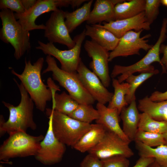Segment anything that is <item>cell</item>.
Listing matches in <instances>:
<instances>
[{"label":"cell","instance_id":"obj_1","mask_svg":"<svg viewBox=\"0 0 167 167\" xmlns=\"http://www.w3.org/2000/svg\"><path fill=\"white\" fill-rule=\"evenodd\" d=\"M44 59L39 58L32 64L30 60H25V67L23 72L19 74L14 70L12 74L20 80L37 109L42 112L46 110L47 102L52 100L53 94L57 91H60L51 78L47 80L48 86L43 82L41 77V71Z\"/></svg>","mask_w":167,"mask_h":167},{"label":"cell","instance_id":"obj_2","mask_svg":"<svg viewBox=\"0 0 167 167\" xmlns=\"http://www.w3.org/2000/svg\"><path fill=\"white\" fill-rule=\"evenodd\" d=\"M14 80L19 90L21 100L16 106L2 101V104L8 109L9 116L8 120L5 121L3 116L0 115V137L6 133L9 134L17 131L26 132L28 128L33 130L37 128L33 119L34 102L22 83L19 84L15 79Z\"/></svg>","mask_w":167,"mask_h":167},{"label":"cell","instance_id":"obj_3","mask_svg":"<svg viewBox=\"0 0 167 167\" xmlns=\"http://www.w3.org/2000/svg\"><path fill=\"white\" fill-rule=\"evenodd\" d=\"M0 17L2 25L0 31V39L12 45L15 50L14 57L19 60L31 47L29 32L23 29L16 20L13 12L9 9L1 10Z\"/></svg>","mask_w":167,"mask_h":167},{"label":"cell","instance_id":"obj_4","mask_svg":"<svg viewBox=\"0 0 167 167\" xmlns=\"http://www.w3.org/2000/svg\"><path fill=\"white\" fill-rule=\"evenodd\" d=\"M46 114L51 118L53 131L61 143L73 148L91 128L92 124L83 122L53 109L46 108Z\"/></svg>","mask_w":167,"mask_h":167},{"label":"cell","instance_id":"obj_5","mask_svg":"<svg viewBox=\"0 0 167 167\" xmlns=\"http://www.w3.org/2000/svg\"><path fill=\"white\" fill-rule=\"evenodd\" d=\"M9 135L0 147V160L6 162L11 158L35 156L44 137L42 135L33 136L21 131Z\"/></svg>","mask_w":167,"mask_h":167},{"label":"cell","instance_id":"obj_6","mask_svg":"<svg viewBox=\"0 0 167 167\" xmlns=\"http://www.w3.org/2000/svg\"><path fill=\"white\" fill-rule=\"evenodd\" d=\"M45 61L47 66L42 74L51 72L53 79L68 92L69 94L79 104H93L95 99L85 88L77 72H69L59 68L54 58L47 55Z\"/></svg>","mask_w":167,"mask_h":167},{"label":"cell","instance_id":"obj_7","mask_svg":"<svg viewBox=\"0 0 167 167\" xmlns=\"http://www.w3.org/2000/svg\"><path fill=\"white\" fill-rule=\"evenodd\" d=\"M86 36L84 29L73 38L75 43L74 46L67 50H60L53 43H45L40 41H38L39 45L36 48L41 50L45 54L57 59L60 63L62 70L69 72H76L81 59L80 54L82 44Z\"/></svg>","mask_w":167,"mask_h":167},{"label":"cell","instance_id":"obj_8","mask_svg":"<svg viewBox=\"0 0 167 167\" xmlns=\"http://www.w3.org/2000/svg\"><path fill=\"white\" fill-rule=\"evenodd\" d=\"M71 2L72 0H37L34 5L24 13L21 14L15 13L14 15L25 31L45 30V25L36 24V19L45 13L57 10L58 7L71 6Z\"/></svg>","mask_w":167,"mask_h":167},{"label":"cell","instance_id":"obj_9","mask_svg":"<svg viewBox=\"0 0 167 167\" xmlns=\"http://www.w3.org/2000/svg\"><path fill=\"white\" fill-rule=\"evenodd\" d=\"M129 143L116 134L106 131L100 142L88 152L100 160L118 155L128 158L134 155Z\"/></svg>","mask_w":167,"mask_h":167},{"label":"cell","instance_id":"obj_10","mask_svg":"<svg viewBox=\"0 0 167 167\" xmlns=\"http://www.w3.org/2000/svg\"><path fill=\"white\" fill-rule=\"evenodd\" d=\"M48 127L40 148L34 156L37 161L45 165H51L60 162L66 150V145L55 136L52 126L51 118L49 117Z\"/></svg>","mask_w":167,"mask_h":167},{"label":"cell","instance_id":"obj_11","mask_svg":"<svg viewBox=\"0 0 167 167\" xmlns=\"http://www.w3.org/2000/svg\"><path fill=\"white\" fill-rule=\"evenodd\" d=\"M143 31H131L119 38L115 48L109 53V62L118 57L139 55V51L141 49L148 51L153 46L148 43V40L147 39L151 36V35L148 34L141 37L140 35Z\"/></svg>","mask_w":167,"mask_h":167},{"label":"cell","instance_id":"obj_12","mask_svg":"<svg viewBox=\"0 0 167 167\" xmlns=\"http://www.w3.org/2000/svg\"><path fill=\"white\" fill-rule=\"evenodd\" d=\"M65 19L64 11L58 9L53 11L45 23L44 36L49 42L65 45L69 49L75 43L70 35Z\"/></svg>","mask_w":167,"mask_h":167},{"label":"cell","instance_id":"obj_13","mask_svg":"<svg viewBox=\"0 0 167 167\" xmlns=\"http://www.w3.org/2000/svg\"><path fill=\"white\" fill-rule=\"evenodd\" d=\"M84 48L88 56L92 59L90 63V68L104 85L108 87L110 81L108 65L109 51L92 40L85 41Z\"/></svg>","mask_w":167,"mask_h":167},{"label":"cell","instance_id":"obj_14","mask_svg":"<svg viewBox=\"0 0 167 167\" xmlns=\"http://www.w3.org/2000/svg\"><path fill=\"white\" fill-rule=\"evenodd\" d=\"M76 71L84 86L95 101L103 105L109 103L113 93L107 89L98 77L87 67L81 58Z\"/></svg>","mask_w":167,"mask_h":167},{"label":"cell","instance_id":"obj_15","mask_svg":"<svg viewBox=\"0 0 167 167\" xmlns=\"http://www.w3.org/2000/svg\"><path fill=\"white\" fill-rule=\"evenodd\" d=\"M98 24L110 31L119 39L127 32L133 30L136 32L149 30L151 25L146 19L144 11L131 18L109 23L104 22L103 25Z\"/></svg>","mask_w":167,"mask_h":167},{"label":"cell","instance_id":"obj_16","mask_svg":"<svg viewBox=\"0 0 167 167\" xmlns=\"http://www.w3.org/2000/svg\"><path fill=\"white\" fill-rule=\"evenodd\" d=\"M96 109L99 116L96 120V123L101 125L106 131L113 133L123 140L129 143L131 142L124 133L119 124V115L116 109H111L105 105L97 103Z\"/></svg>","mask_w":167,"mask_h":167},{"label":"cell","instance_id":"obj_17","mask_svg":"<svg viewBox=\"0 0 167 167\" xmlns=\"http://www.w3.org/2000/svg\"><path fill=\"white\" fill-rule=\"evenodd\" d=\"M123 0H96L87 21L88 25H95L104 22L109 23L115 20L114 9L117 3Z\"/></svg>","mask_w":167,"mask_h":167},{"label":"cell","instance_id":"obj_18","mask_svg":"<svg viewBox=\"0 0 167 167\" xmlns=\"http://www.w3.org/2000/svg\"><path fill=\"white\" fill-rule=\"evenodd\" d=\"M120 114L124 133L131 142L134 141L138 130L140 115L136 103V97L132 100L128 107L123 108Z\"/></svg>","mask_w":167,"mask_h":167},{"label":"cell","instance_id":"obj_19","mask_svg":"<svg viewBox=\"0 0 167 167\" xmlns=\"http://www.w3.org/2000/svg\"><path fill=\"white\" fill-rule=\"evenodd\" d=\"M86 36L108 51L113 50L117 45L119 39L109 30L100 26L98 24H86Z\"/></svg>","mask_w":167,"mask_h":167},{"label":"cell","instance_id":"obj_20","mask_svg":"<svg viewBox=\"0 0 167 167\" xmlns=\"http://www.w3.org/2000/svg\"><path fill=\"white\" fill-rule=\"evenodd\" d=\"M106 131L101 125L92 124L90 129L86 132L73 147L82 153L88 152L100 142Z\"/></svg>","mask_w":167,"mask_h":167},{"label":"cell","instance_id":"obj_21","mask_svg":"<svg viewBox=\"0 0 167 167\" xmlns=\"http://www.w3.org/2000/svg\"><path fill=\"white\" fill-rule=\"evenodd\" d=\"M145 0H131L119 2L114 7L115 20L134 17L144 11Z\"/></svg>","mask_w":167,"mask_h":167},{"label":"cell","instance_id":"obj_22","mask_svg":"<svg viewBox=\"0 0 167 167\" xmlns=\"http://www.w3.org/2000/svg\"><path fill=\"white\" fill-rule=\"evenodd\" d=\"M93 2L92 0L88 1L72 12L65 11V23L70 33L82 23L88 20Z\"/></svg>","mask_w":167,"mask_h":167},{"label":"cell","instance_id":"obj_23","mask_svg":"<svg viewBox=\"0 0 167 167\" xmlns=\"http://www.w3.org/2000/svg\"><path fill=\"white\" fill-rule=\"evenodd\" d=\"M138 109L147 113L154 119L162 121L167 112V100L160 102L152 101L148 96L138 101Z\"/></svg>","mask_w":167,"mask_h":167},{"label":"cell","instance_id":"obj_24","mask_svg":"<svg viewBox=\"0 0 167 167\" xmlns=\"http://www.w3.org/2000/svg\"><path fill=\"white\" fill-rule=\"evenodd\" d=\"M135 147L140 157L152 158L162 167H167V145L153 148L138 141H135Z\"/></svg>","mask_w":167,"mask_h":167},{"label":"cell","instance_id":"obj_25","mask_svg":"<svg viewBox=\"0 0 167 167\" xmlns=\"http://www.w3.org/2000/svg\"><path fill=\"white\" fill-rule=\"evenodd\" d=\"M112 85L114 92L107 107L116 109L120 114L123 108L128 105L125 96L129 93L130 85L127 82L120 83L118 79L114 78L112 79Z\"/></svg>","mask_w":167,"mask_h":167},{"label":"cell","instance_id":"obj_26","mask_svg":"<svg viewBox=\"0 0 167 167\" xmlns=\"http://www.w3.org/2000/svg\"><path fill=\"white\" fill-rule=\"evenodd\" d=\"M52 109L61 113L68 115L72 113L79 104L65 91L53 94Z\"/></svg>","mask_w":167,"mask_h":167},{"label":"cell","instance_id":"obj_27","mask_svg":"<svg viewBox=\"0 0 167 167\" xmlns=\"http://www.w3.org/2000/svg\"><path fill=\"white\" fill-rule=\"evenodd\" d=\"M138 129L143 131L163 134L167 131V122L155 120L146 113H140Z\"/></svg>","mask_w":167,"mask_h":167},{"label":"cell","instance_id":"obj_28","mask_svg":"<svg viewBox=\"0 0 167 167\" xmlns=\"http://www.w3.org/2000/svg\"><path fill=\"white\" fill-rule=\"evenodd\" d=\"M68 116L81 122L91 124L98 119L99 114L92 105L79 104L77 108Z\"/></svg>","mask_w":167,"mask_h":167},{"label":"cell","instance_id":"obj_29","mask_svg":"<svg viewBox=\"0 0 167 167\" xmlns=\"http://www.w3.org/2000/svg\"><path fill=\"white\" fill-rule=\"evenodd\" d=\"M158 72L159 71L156 69L153 72L141 73L137 75L132 74L127 78L125 80L129 84L130 87L129 93L126 96L125 99L128 104L135 97V93L137 88L145 81Z\"/></svg>","mask_w":167,"mask_h":167},{"label":"cell","instance_id":"obj_30","mask_svg":"<svg viewBox=\"0 0 167 167\" xmlns=\"http://www.w3.org/2000/svg\"><path fill=\"white\" fill-rule=\"evenodd\" d=\"M135 141H139L151 147L165 144L163 134L151 133L138 129Z\"/></svg>","mask_w":167,"mask_h":167},{"label":"cell","instance_id":"obj_31","mask_svg":"<svg viewBox=\"0 0 167 167\" xmlns=\"http://www.w3.org/2000/svg\"><path fill=\"white\" fill-rule=\"evenodd\" d=\"M160 0H145L144 10L145 16L151 24L156 18L159 13Z\"/></svg>","mask_w":167,"mask_h":167},{"label":"cell","instance_id":"obj_32","mask_svg":"<svg viewBox=\"0 0 167 167\" xmlns=\"http://www.w3.org/2000/svg\"><path fill=\"white\" fill-rule=\"evenodd\" d=\"M0 9H8L19 14L27 11L23 0H0Z\"/></svg>","mask_w":167,"mask_h":167},{"label":"cell","instance_id":"obj_33","mask_svg":"<svg viewBox=\"0 0 167 167\" xmlns=\"http://www.w3.org/2000/svg\"><path fill=\"white\" fill-rule=\"evenodd\" d=\"M103 167H129L128 158L121 155L116 156L101 160Z\"/></svg>","mask_w":167,"mask_h":167},{"label":"cell","instance_id":"obj_34","mask_svg":"<svg viewBox=\"0 0 167 167\" xmlns=\"http://www.w3.org/2000/svg\"><path fill=\"white\" fill-rule=\"evenodd\" d=\"M80 167H103L101 160L89 154L81 162Z\"/></svg>","mask_w":167,"mask_h":167},{"label":"cell","instance_id":"obj_35","mask_svg":"<svg viewBox=\"0 0 167 167\" xmlns=\"http://www.w3.org/2000/svg\"><path fill=\"white\" fill-rule=\"evenodd\" d=\"M160 53L163 54V56L161 59L162 73H165L167 70V44L165 45L162 44L160 48Z\"/></svg>","mask_w":167,"mask_h":167},{"label":"cell","instance_id":"obj_36","mask_svg":"<svg viewBox=\"0 0 167 167\" xmlns=\"http://www.w3.org/2000/svg\"><path fill=\"white\" fill-rule=\"evenodd\" d=\"M152 101L160 102L167 100V91L164 92L155 91L149 97Z\"/></svg>","mask_w":167,"mask_h":167},{"label":"cell","instance_id":"obj_37","mask_svg":"<svg viewBox=\"0 0 167 167\" xmlns=\"http://www.w3.org/2000/svg\"><path fill=\"white\" fill-rule=\"evenodd\" d=\"M155 161L154 158L140 157L135 164L132 167H147Z\"/></svg>","mask_w":167,"mask_h":167},{"label":"cell","instance_id":"obj_38","mask_svg":"<svg viewBox=\"0 0 167 167\" xmlns=\"http://www.w3.org/2000/svg\"><path fill=\"white\" fill-rule=\"evenodd\" d=\"M147 167H162L159 165L157 162L155 161L154 162L150 164Z\"/></svg>","mask_w":167,"mask_h":167},{"label":"cell","instance_id":"obj_39","mask_svg":"<svg viewBox=\"0 0 167 167\" xmlns=\"http://www.w3.org/2000/svg\"><path fill=\"white\" fill-rule=\"evenodd\" d=\"M161 4L167 7V0H160Z\"/></svg>","mask_w":167,"mask_h":167},{"label":"cell","instance_id":"obj_40","mask_svg":"<svg viewBox=\"0 0 167 167\" xmlns=\"http://www.w3.org/2000/svg\"><path fill=\"white\" fill-rule=\"evenodd\" d=\"M166 145H167V131L163 134Z\"/></svg>","mask_w":167,"mask_h":167},{"label":"cell","instance_id":"obj_41","mask_svg":"<svg viewBox=\"0 0 167 167\" xmlns=\"http://www.w3.org/2000/svg\"><path fill=\"white\" fill-rule=\"evenodd\" d=\"M163 121L167 122V112L164 115L163 118Z\"/></svg>","mask_w":167,"mask_h":167},{"label":"cell","instance_id":"obj_42","mask_svg":"<svg viewBox=\"0 0 167 167\" xmlns=\"http://www.w3.org/2000/svg\"><path fill=\"white\" fill-rule=\"evenodd\" d=\"M0 167H4L2 165H0Z\"/></svg>","mask_w":167,"mask_h":167}]
</instances>
